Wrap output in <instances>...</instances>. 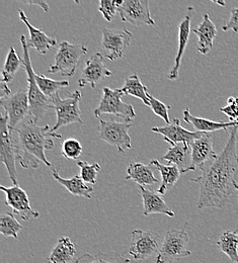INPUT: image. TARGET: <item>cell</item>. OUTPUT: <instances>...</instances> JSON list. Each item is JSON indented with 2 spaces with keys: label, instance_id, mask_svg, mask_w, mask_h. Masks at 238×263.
<instances>
[{
  "label": "cell",
  "instance_id": "1",
  "mask_svg": "<svg viewBox=\"0 0 238 263\" xmlns=\"http://www.w3.org/2000/svg\"><path fill=\"white\" fill-rule=\"evenodd\" d=\"M238 127L229 131V138L220 154L191 181L199 186L198 209H223L236 192L234 176L238 172Z\"/></svg>",
  "mask_w": 238,
  "mask_h": 263
},
{
  "label": "cell",
  "instance_id": "2",
  "mask_svg": "<svg viewBox=\"0 0 238 263\" xmlns=\"http://www.w3.org/2000/svg\"><path fill=\"white\" fill-rule=\"evenodd\" d=\"M14 132L17 135V160L25 169H36L40 162L48 167L52 164L46 157V151L54 147L53 138L61 139L58 133H53L50 126H38L34 120L23 122Z\"/></svg>",
  "mask_w": 238,
  "mask_h": 263
},
{
  "label": "cell",
  "instance_id": "3",
  "mask_svg": "<svg viewBox=\"0 0 238 263\" xmlns=\"http://www.w3.org/2000/svg\"><path fill=\"white\" fill-rule=\"evenodd\" d=\"M21 44L24 50L23 66L28 75V92H29V101L31 116L33 117L35 123L44 118L46 112L49 109H53L52 100L47 98L39 88L35 80V73L32 65L30 57V48L28 47V40L25 34L21 35Z\"/></svg>",
  "mask_w": 238,
  "mask_h": 263
},
{
  "label": "cell",
  "instance_id": "4",
  "mask_svg": "<svg viewBox=\"0 0 238 263\" xmlns=\"http://www.w3.org/2000/svg\"><path fill=\"white\" fill-rule=\"evenodd\" d=\"M51 100L53 109L56 114V124L52 128L53 133H57L60 128L71 124H84L79 106L81 100V93L79 90L69 93L64 99L57 93L51 98Z\"/></svg>",
  "mask_w": 238,
  "mask_h": 263
},
{
  "label": "cell",
  "instance_id": "5",
  "mask_svg": "<svg viewBox=\"0 0 238 263\" xmlns=\"http://www.w3.org/2000/svg\"><path fill=\"white\" fill-rule=\"evenodd\" d=\"M87 46L83 44H70L63 41L55 56V61L49 67L48 73L61 74L65 77H72L76 73L79 60L87 53Z\"/></svg>",
  "mask_w": 238,
  "mask_h": 263
},
{
  "label": "cell",
  "instance_id": "6",
  "mask_svg": "<svg viewBox=\"0 0 238 263\" xmlns=\"http://www.w3.org/2000/svg\"><path fill=\"white\" fill-rule=\"evenodd\" d=\"M8 128V118L6 114L0 117V161L5 165L9 178L13 185H19L15 162L17 160L19 146L17 135Z\"/></svg>",
  "mask_w": 238,
  "mask_h": 263
},
{
  "label": "cell",
  "instance_id": "7",
  "mask_svg": "<svg viewBox=\"0 0 238 263\" xmlns=\"http://www.w3.org/2000/svg\"><path fill=\"white\" fill-rule=\"evenodd\" d=\"M124 93L121 88L112 89L104 87L102 89V99L94 114L96 118H100L102 115H114L126 123H132L136 117L134 107L122 100Z\"/></svg>",
  "mask_w": 238,
  "mask_h": 263
},
{
  "label": "cell",
  "instance_id": "8",
  "mask_svg": "<svg viewBox=\"0 0 238 263\" xmlns=\"http://www.w3.org/2000/svg\"><path fill=\"white\" fill-rule=\"evenodd\" d=\"M186 227L187 225L181 230L171 229L167 232L155 263H171L192 254L188 249L190 238Z\"/></svg>",
  "mask_w": 238,
  "mask_h": 263
},
{
  "label": "cell",
  "instance_id": "9",
  "mask_svg": "<svg viewBox=\"0 0 238 263\" xmlns=\"http://www.w3.org/2000/svg\"><path fill=\"white\" fill-rule=\"evenodd\" d=\"M131 235L129 254L132 259L146 260L158 255L162 244L159 233L151 230H135Z\"/></svg>",
  "mask_w": 238,
  "mask_h": 263
},
{
  "label": "cell",
  "instance_id": "10",
  "mask_svg": "<svg viewBox=\"0 0 238 263\" xmlns=\"http://www.w3.org/2000/svg\"><path fill=\"white\" fill-rule=\"evenodd\" d=\"M132 123L113 122L101 119L99 124V137L103 142L116 147L120 153L124 154L127 150L132 148L131 137L129 135Z\"/></svg>",
  "mask_w": 238,
  "mask_h": 263
},
{
  "label": "cell",
  "instance_id": "11",
  "mask_svg": "<svg viewBox=\"0 0 238 263\" xmlns=\"http://www.w3.org/2000/svg\"><path fill=\"white\" fill-rule=\"evenodd\" d=\"M0 103L8 118V128L14 131L28 115H31L28 88H20L15 93L0 99Z\"/></svg>",
  "mask_w": 238,
  "mask_h": 263
},
{
  "label": "cell",
  "instance_id": "12",
  "mask_svg": "<svg viewBox=\"0 0 238 263\" xmlns=\"http://www.w3.org/2000/svg\"><path fill=\"white\" fill-rule=\"evenodd\" d=\"M102 48L105 58L111 61L121 59L130 46L132 33L128 30L102 28Z\"/></svg>",
  "mask_w": 238,
  "mask_h": 263
},
{
  "label": "cell",
  "instance_id": "13",
  "mask_svg": "<svg viewBox=\"0 0 238 263\" xmlns=\"http://www.w3.org/2000/svg\"><path fill=\"white\" fill-rule=\"evenodd\" d=\"M0 190L5 194V204L12 210L14 215L20 216L24 221L38 219L40 213L31 205L29 197L20 185L0 186Z\"/></svg>",
  "mask_w": 238,
  "mask_h": 263
},
{
  "label": "cell",
  "instance_id": "14",
  "mask_svg": "<svg viewBox=\"0 0 238 263\" xmlns=\"http://www.w3.org/2000/svg\"><path fill=\"white\" fill-rule=\"evenodd\" d=\"M119 14L122 22L129 23L136 28L155 26L147 0H124L119 8Z\"/></svg>",
  "mask_w": 238,
  "mask_h": 263
},
{
  "label": "cell",
  "instance_id": "15",
  "mask_svg": "<svg viewBox=\"0 0 238 263\" xmlns=\"http://www.w3.org/2000/svg\"><path fill=\"white\" fill-rule=\"evenodd\" d=\"M213 144L214 136L211 133H206L202 138L191 144L192 156L188 172L195 171L197 169L204 170L208 162H212L214 159H216L218 154L215 152Z\"/></svg>",
  "mask_w": 238,
  "mask_h": 263
},
{
  "label": "cell",
  "instance_id": "16",
  "mask_svg": "<svg viewBox=\"0 0 238 263\" xmlns=\"http://www.w3.org/2000/svg\"><path fill=\"white\" fill-rule=\"evenodd\" d=\"M112 76V71L104 65V57L101 53H96L88 59L82 69V76L79 79V87L83 88L89 85L96 88L102 80Z\"/></svg>",
  "mask_w": 238,
  "mask_h": 263
},
{
  "label": "cell",
  "instance_id": "17",
  "mask_svg": "<svg viewBox=\"0 0 238 263\" xmlns=\"http://www.w3.org/2000/svg\"><path fill=\"white\" fill-rule=\"evenodd\" d=\"M152 132L160 134L163 140L170 143V146H173L179 143L192 144L196 140L202 138L206 133L202 132H191L181 127L180 121L178 119H173L170 125L166 127H155L151 129Z\"/></svg>",
  "mask_w": 238,
  "mask_h": 263
},
{
  "label": "cell",
  "instance_id": "18",
  "mask_svg": "<svg viewBox=\"0 0 238 263\" xmlns=\"http://www.w3.org/2000/svg\"><path fill=\"white\" fill-rule=\"evenodd\" d=\"M195 8L193 6H190L187 9V14L184 17V20L178 25V47H177V53L174 60V65L170 69V74L168 76L169 80L174 81L179 76V68L181 64V59L184 57V54L186 52L187 46L189 44L190 34H191V25H192V18L195 14Z\"/></svg>",
  "mask_w": 238,
  "mask_h": 263
},
{
  "label": "cell",
  "instance_id": "19",
  "mask_svg": "<svg viewBox=\"0 0 238 263\" xmlns=\"http://www.w3.org/2000/svg\"><path fill=\"white\" fill-rule=\"evenodd\" d=\"M21 21L28 27L30 32V39L28 40V47L34 48V50L41 54L46 55L48 51L53 50V48L57 45V40L55 37H51L44 33L43 30L36 29L29 22L26 13L23 10L19 11Z\"/></svg>",
  "mask_w": 238,
  "mask_h": 263
},
{
  "label": "cell",
  "instance_id": "20",
  "mask_svg": "<svg viewBox=\"0 0 238 263\" xmlns=\"http://www.w3.org/2000/svg\"><path fill=\"white\" fill-rule=\"evenodd\" d=\"M138 191L143 200V215L149 216L152 214H162L167 215L170 218H174L175 214L168 205L162 196L157 194V192H153L147 190L146 187L139 186Z\"/></svg>",
  "mask_w": 238,
  "mask_h": 263
},
{
  "label": "cell",
  "instance_id": "21",
  "mask_svg": "<svg viewBox=\"0 0 238 263\" xmlns=\"http://www.w3.org/2000/svg\"><path fill=\"white\" fill-rule=\"evenodd\" d=\"M191 145L187 143H179L169 147L168 152L162 156V160L169 161L170 164L177 166L181 173H187L191 165Z\"/></svg>",
  "mask_w": 238,
  "mask_h": 263
},
{
  "label": "cell",
  "instance_id": "22",
  "mask_svg": "<svg viewBox=\"0 0 238 263\" xmlns=\"http://www.w3.org/2000/svg\"><path fill=\"white\" fill-rule=\"evenodd\" d=\"M193 33L198 36V51L202 55H207L213 49L214 40L217 35L216 26L211 21L208 13L205 14L203 22Z\"/></svg>",
  "mask_w": 238,
  "mask_h": 263
},
{
  "label": "cell",
  "instance_id": "23",
  "mask_svg": "<svg viewBox=\"0 0 238 263\" xmlns=\"http://www.w3.org/2000/svg\"><path fill=\"white\" fill-rule=\"evenodd\" d=\"M182 116H184V121L187 124L192 125L197 132L212 134V132L220 131V130L225 131L227 129L230 130L233 127H238V122H214L204 118L194 117L190 112L189 108L184 110Z\"/></svg>",
  "mask_w": 238,
  "mask_h": 263
},
{
  "label": "cell",
  "instance_id": "24",
  "mask_svg": "<svg viewBox=\"0 0 238 263\" xmlns=\"http://www.w3.org/2000/svg\"><path fill=\"white\" fill-rule=\"evenodd\" d=\"M127 180L135 181L139 186H151L158 183L151 165H145L140 162H131L127 168Z\"/></svg>",
  "mask_w": 238,
  "mask_h": 263
},
{
  "label": "cell",
  "instance_id": "25",
  "mask_svg": "<svg viewBox=\"0 0 238 263\" xmlns=\"http://www.w3.org/2000/svg\"><path fill=\"white\" fill-rule=\"evenodd\" d=\"M53 178L62 186H64L69 193L76 197H83L91 198V194L94 192V187L90 184H87L83 181L80 175H75L71 178H63L59 175L56 169H53Z\"/></svg>",
  "mask_w": 238,
  "mask_h": 263
},
{
  "label": "cell",
  "instance_id": "26",
  "mask_svg": "<svg viewBox=\"0 0 238 263\" xmlns=\"http://www.w3.org/2000/svg\"><path fill=\"white\" fill-rule=\"evenodd\" d=\"M149 164L154 166L161 174V183L159 189L157 190V194H159L160 196H164L178 181L181 172L179 168L175 165L161 164L155 159L151 160Z\"/></svg>",
  "mask_w": 238,
  "mask_h": 263
},
{
  "label": "cell",
  "instance_id": "27",
  "mask_svg": "<svg viewBox=\"0 0 238 263\" xmlns=\"http://www.w3.org/2000/svg\"><path fill=\"white\" fill-rule=\"evenodd\" d=\"M76 255L75 244L66 236L59 238L57 244L51 251L48 257L49 263H73V258Z\"/></svg>",
  "mask_w": 238,
  "mask_h": 263
},
{
  "label": "cell",
  "instance_id": "28",
  "mask_svg": "<svg viewBox=\"0 0 238 263\" xmlns=\"http://www.w3.org/2000/svg\"><path fill=\"white\" fill-rule=\"evenodd\" d=\"M147 86H145L138 74L134 73L126 78L124 87L121 88L124 96H131L136 99H139L143 101V103L147 106L150 105L149 99H148V91Z\"/></svg>",
  "mask_w": 238,
  "mask_h": 263
},
{
  "label": "cell",
  "instance_id": "29",
  "mask_svg": "<svg viewBox=\"0 0 238 263\" xmlns=\"http://www.w3.org/2000/svg\"><path fill=\"white\" fill-rule=\"evenodd\" d=\"M217 245L221 252L227 255L232 262L238 263V231L224 232Z\"/></svg>",
  "mask_w": 238,
  "mask_h": 263
},
{
  "label": "cell",
  "instance_id": "30",
  "mask_svg": "<svg viewBox=\"0 0 238 263\" xmlns=\"http://www.w3.org/2000/svg\"><path fill=\"white\" fill-rule=\"evenodd\" d=\"M73 263H130V259L120 255L117 252H98L93 255L84 253Z\"/></svg>",
  "mask_w": 238,
  "mask_h": 263
},
{
  "label": "cell",
  "instance_id": "31",
  "mask_svg": "<svg viewBox=\"0 0 238 263\" xmlns=\"http://www.w3.org/2000/svg\"><path fill=\"white\" fill-rule=\"evenodd\" d=\"M22 65H23V58L19 56V54L15 52L13 47H10L2 69L1 82L7 83V84L11 82Z\"/></svg>",
  "mask_w": 238,
  "mask_h": 263
},
{
  "label": "cell",
  "instance_id": "32",
  "mask_svg": "<svg viewBox=\"0 0 238 263\" xmlns=\"http://www.w3.org/2000/svg\"><path fill=\"white\" fill-rule=\"evenodd\" d=\"M35 80L40 90L49 99L59 93L60 89L69 86V81L67 80H54L46 77L43 74L35 73Z\"/></svg>",
  "mask_w": 238,
  "mask_h": 263
},
{
  "label": "cell",
  "instance_id": "33",
  "mask_svg": "<svg viewBox=\"0 0 238 263\" xmlns=\"http://www.w3.org/2000/svg\"><path fill=\"white\" fill-rule=\"evenodd\" d=\"M23 229V226L15 219L13 214L6 213L0 216V232L5 237L19 238V233Z\"/></svg>",
  "mask_w": 238,
  "mask_h": 263
},
{
  "label": "cell",
  "instance_id": "34",
  "mask_svg": "<svg viewBox=\"0 0 238 263\" xmlns=\"http://www.w3.org/2000/svg\"><path fill=\"white\" fill-rule=\"evenodd\" d=\"M80 168V177L84 182L90 185H96L98 182V174L101 172V165L99 163L89 164L87 161H78Z\"/></svg>",
  "mask_w": 238,
  "mask_h": 263
},
{
  "label": "cell",
  "instance_id": "35",
  "mask_svg": "<svg viewBox=\"0 0 238 263\" xmlns=\"http://www.w3.org/2000/svg\"><path fill=\"white\" fill-rule=\"evenodd\" d=\"M61 152L65 158L75 160L82 154L81 143L74 138H68L62 143Z\"/></svg>",
  "mask_w": 238,
  "mask_h": 263
},
{
  "label": "cell",
  "instance_id": "36",
  "mask_svg": "<svg viewBox=\"0 0 238 263\" xmlns=\"http://www.w3.org/2000/svg\"><path fill=\"white\" fill-rule=\"evenodd\" d=\"M123 1L120 0H101L99 5V11L101 12L103 18L106 22H112L116 15L117 12H119V8L122 5Z\"/></svg>",
  "mask_w": 238,
  "mask_h": 263
},
{
  "label": "cell",
  "instance_id": "37",
  "mask_svg": "<svg viewBox=\"0 0 238 263\" xmlns=\"http://www.w3.org/2000/svg\"><path fill=\"white\" fill-rule=\"evenodd\" d=\"M148 99H149V102H150V107L153 110V112L158 116L159 118H161L168 125H170V105H167L166 103L161 102L160 100H158L155 98H153L150 93H148Z\"/></svg>",
  "mask_w": 238,
  "mask_h": 263
},
{
  "label": "cell",
  "instance_id": "38",
  "mask_svg": "<svg viewBox=\"0 0 238 263\" xmlns=\"http://www.w3.org/2000/svg\"><path fill=\"white\" fill-rule=\"evenodd\" d=\"M220 111L227 116L230 122H238V98L230 97L227 99V104L221 107Z\"/></svg>",
  "mask_w": 238,
  "mask_h": 263
},
{
  "label": "cell",
  "instance_id": "39",
  "mask_svg": "<svg viewBox=\"0 0 238 263\" xmlns=\"http://www.w3.org/2000/svg\"><path fill=\"white\" fill-rule=\"evenodd\" d=\"M230 17L229 21L222 27V30L224 32L232 31L234 33H238V7H234L230 11Z\"/></svg>",
  "mask_w": 238,
  "mask_h": 263
},
{
  "label": "cell",
  "instance_id": "40",
  "mask_svg": "<svg viewBox=\"0 0 238 263\" xmlns=\"http://www.w3.org/2000/svg\"><path fill=\"white\" fill-rule=\"evenodd\" d=\"M10 95H11V90L8 88L7 83L1 82V85H0V99L7 98Z\"/></svg>",
  "mask_w": 238,
  "mask_h": 263
},
{
  "label": "cell",
  "instance_id": "41",
  "mask_svg": "<svg viewBox=\"0 0 238 263\" xmlns=\"http://www.w3.org/2000/svg\"><path fill=\"white\" fill-rule=\"evenodd\" d=\"M24 3H27V4H30V5H38V6H41V8L44 9L45 12H48L49 11V4L45 1H24Z\"/></svg>",
  "mask_w": 238,
  "mask_h": 263
},
{
  "label": "cell",
  "instance_id": "42",
  "mask_svg": "<svg viewBox=\"0 0 238 263\" xmlns=\"http://www.w3.org/2000/svg\"><path fill=\"white\" fill-rule=\"evenodd\" d=\"M215 3H217V4H219V5H221V6H225L226 4H225V2H223V1H214Z\"/></svg>",
  "mask_w": 238,
  "mask_h": 263
},
{
  "label": "cell",
  "instance_id": "43",
  "mask_svg": "<svg viewBox=\"0 0 238 263\" xmlns=\"http://www.w3.org/2000/svg\"><path fill=\"white\" fill-rule=\"evenodd\" d=\"M233 184H234V187H235V191L237 192L238 194V183L237 181L236 180H234V182H233Z\"/></svg>",
  "mask_w": 238,
  "mask_h": 263
}]
</instances>
